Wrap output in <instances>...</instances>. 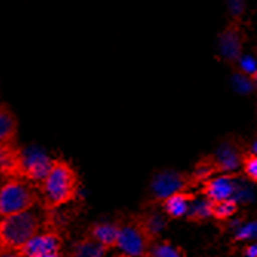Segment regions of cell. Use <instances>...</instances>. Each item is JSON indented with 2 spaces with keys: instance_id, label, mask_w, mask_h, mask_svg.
<instances>
[{
  "instance_id": "ac0fdd59",
  "label": "cell",
  "mask_w": 257,
  "mask_h": 257,
  "mask_svg": "<svg viewBox=\"0 0 257 257\" xmlns=\"http://www.w3.org/2000/svg\"><path fill=\"white\" fill-rule=\"evenodd\" d=\"M0 257H25L22 251H14V249H5L0 248Z\"/></svg>"
},
{
  "instance_id": "ffe728a7",
  "label": "cell",
  "mask_w": 257,
  "mask_h": 257,
  "mask_svg": "<svg viewBox=\"0 0 257 257\" xmlns=\"http://www.w3.org/2000/svg\"><path fill=\"white\" fill-rule=\"evenodd\" d=\"M248 77H249V80H251L252 86H255V88H257V69H255L254 73H251V74H249Z\"/></svg>"
},
{
  "instance_id": "4fadbf2b",
  "label": "cell",
  "mask_w": 257,
  "mask_h": 257,
  "mask_svg": "<svg viewBox=\"0 0 257 257\" xmlns=\"http://www.w3.org/2000/svg\"><path fill=\"white\" fill-rule=\"evenodd\" d=\"M239 209L237 202L229 197V199H222V200H208V214L211 219L216 220H228L232 217Z\"/></svg>"
},
{
  "instance_id": "52a82bcc",
  "label": "cell",
  "mask_w": 257,
  "mask_h": 257,
  "mask_svg": "<svg viewBox=\"0 0 257 257\" xmlns=\"http://www.w3.org/2000/svg\"><path fill=\"white\" fill-rule=\"evenodd\" d=\"M62 248V237L56 229H45L39 231L27 245L22 249V254L25 257H36V255H48V254H59Z\"/></svg>"
},
{
  "instance_id": "d6986e66",
  "label": "cell",
  "mask_w": 257,
  "mask_h": 257,
  "mask_svg": "<svg viewBox=\"0 0 257 257\" xmlns=\"http://www.w3.org/2000/svg\"><path fill=\"white\" fill-rule=\"evenodd\" d=\"M243 257H257V243L246 246L243 251Z\"/></svg>"
},
{
  "instance_id": "6da1fadb",
  "label": "cell",
  "mask_w": 257,
  "mask_h": 257,
  "mask_svg": "<svg viewBox=\"0 0 257 257\" xmlns=\"http://www.w3.org/2000/svg\"><path fill=\"white\" fill-rule=\"evenodd\" d=\"M43 206L57 209L79 196V176L73 165L62 159H53L50 170L40 183Z\"/></svg>"
},
{
  "instance_id": "3957f363",
  "label": "cell",
  "mask_w": 257,
  "mask_h": 257,
  "mask_svg": "<svg viewBox=\"0 0 257 257\" xmlns=\"http://www.w3.org/2000/svg\"><path fill=\"white\" fill-rule=\"evenodd\" d=\"M159 236L147 223L144 214L133 216L128 220H119V239L117 248L125 257H142L147 255L151 245Z\"/></svg>"
},
{
  "instance_id": "7c38bea8",
  "label": "cell",
  "mask_w": 257,
  "mask_h": 257,
  "mask_svg": "<svg viewBox=\"0 0 257 257\" xmlns=\"http://www.w3.org/2000/svg\"><path fill=\"white\" fill-rule=\"evenodd\" d=\"M17 131L19 122L14 112L5 105H0V150L17 145Z\"/></svg>"
},
{
  "instance_id": "30bf717a",
  "label": "cell",
  "mask_w": 257,
  "mask_h": 257,
  "mask_svg": "<svg viewBox=\"0 0 257 257\" xmlns=\"http://www.w3.org/2000/svg\"><path fill=\"white\" fill-rule=\"evenodd\" d=\"M85 236L96 240L99 245H102L106 251L117 248V239H119V220L117 222H97L92 223Z\"/></svg>"
},
{
  "instance_id": "2e32d148",
  "label": "cell",
  "mask_w": 257,
  "mask_h": 257,
  "mask_svg": "<svg viewBox=\"0 0 257 257\" xmlns=\"http://www.w3.org/2000/svg\"><path fill=\"white\" fill-rule=\"evenodd\" d=\"M240 167L243 176L252 183H257V154L251 150L243 151L240 157Z\"/></svg>"
},
{
  "instance_id": "9c48e42d",
  "label": "cell",
  "mask_w": 257,
  "mask_h": 257,
  "mask_svg": "<svg viewBox=\"0 0 257 257\" xmlns=\"http://www.w3.org/2000/svg\"><path fill=\"white\" fill-rule=\"evenodd\" d=\"M219 48L222 56L229 62H237L242 51V30L237 20H232L219 36Z\"/></svg>"
},
{
  "instance_id": "603a6c76",
  "label": "cell",
  "mask_w": 257,
  "mask_h": 257,
  "mask_svg": "<svg viewBox=\"0 0 257 257\" xmlns=\"http://www.w3.org/2000/svg\"><path fill=\"white\" fill-rule=\"evenodd\" d=\"M142 257H148V255H142Z\"/></svg>"
},
{
  "instance_id": "5b68a950",
  "label": "cell",
  "mask_w": 257,
  "mask_h": 257,
  "mask_svg": "<svg viewBox=\"0 0 257 257\" xmlns=\"http://www.w3.org/2000/svg\"><path fill=\"white\" fill-rule=\"evenodd\" d=\"M200 183L196 180L193 173H183V171H162L157 173L150 185V196L151 200L156 203H160L165 197L174 194V193H182V191H191Z\"/></svg>"
},
{
  "instance_id": "ba28073f",
  "label": "cell",
  "mask_w": 257,
  "mask_h": 257,
  "mask_svg": "<svg viewBox=\"0 0 257 257\" xmlns=\"http://www.w3.org/2000/svg\"><path fill=\"white\" fill-rule=\"evenodd\" d=\"M236 174H225L217 177H209L199 185V193L206 200H222L229 199L236 190L234 183Z\"/></svg>"
},
{
  "instance_id": "9a60e30c",
  "label": "cell",
  "mask_w": 257,
  "mask_h": 257,
  "mask_svg": "<svg viewBox=\"0 0 257 257\" xmlns=\"http://www.w3.org/2000/svg\"><path fill=\"white\" fill-rule=\"evenodd\" d=\"M148 257H186V252L182 246L174 245L170 240H156L148 254Z\"/></svg>"
},
{
  "instance_id": "e0dca14e",
  "label": "cell",
  "mask_w": 257,
  "mask_h": 257,
  "mask_svg": "<svg viewBox=\"0 0 257 257\" xmlns=\"http://www.w3.org/2000/svg\"><path fill=\"white\" fill-rule=\"evenodd\" d=\"M206 219H209L208 214V200H194L190 205L188 213H186V220L188 222H205Z\"/></svg>"
},
{
  "instance_id": "5bb4252c",
  "label": "cell",
  "mask_w": 257,
  "mask_h": 257,
  "mask_svg": "<svg viewBox=\"0 0 257 257\" xmlns=\"http://www.w3.org/2000/svg\"><path fill=\"white\" fill-rule=\"evenodd\" d=\"M105 252L106 249L102 245H99L96 240H92L88 236H83L73 245L68 257H103Z\"/></svg>"
},
{
  "instance_id": "44dd1931",
  "label": "cell",
  "mask_w": 257,
  "mask_h": 257,
  "mask_svg": "<svg viewBox=\"0 0 257 257\" xmlns=\"http://www.w3.org/2000/svg\"><path fill=\"white\" fill-rule=\"evenodd\" d=\"M251 151L257 154V136H255V139H254V142H252V145H251Z\"/></svg>"
},
{
  "instance_id": "8fae6325",
  "label": "cell",
  "mask_w": 257,
  "mask_h": 257,
  "mask_svg": "<svg viewBox=\"0 0 257 257\" xmlns=\"http://www.w3.org/2000/svg\"><path fill=\"white\" fill-rule=\"evenodd\" d=\"M197 199V196L193 191H182V193H174L168 197L163 199L159 205L162 211L165 213L170 219H180L186 216L190 209V205Z\"/></svg>"
},
{
  "instance_id": "8992f818",
  "label": "cell",
  "mask_w": 257,
  "mask_h": 257,
  "mask_svg": "<svg viewBox=\"0 0 257 257\" xmlns=\"http://www.w3.org/2000/svg\"><path fill=\"white\" fill-rule=\"evenodd\" d=\"M51 159L37 150H20L19 162V179L40 185L50 170Z\"/></svg>"
},
{
  "instance_id": "7402d4cb",
  "label": "cell",
  "mask_w": 257,
  "mask_h": 257,
  "mask_svg": "<svg viewBox=\"0 0 257 257\" xmlns=\"http://www.w3.org/2000/svg\"><path fill=\"white\" fill-rule=\"evenodd\" d=\"M36 257H62V255L59 252V254H48V255H36Z\"/></svg>"
},
{
  "instance_id": "277c9868",
  "label": "cell",
  "mask_w": 257,
  "mask_h": 257,
  "mask_svg": "<svg viewBox=\"0 0 257 257\" xmlns=\"http://www.w3.org/2000/svg\"><path fill=\"white\" fill-rule=\"evenodd\" d=\"M39 203V194L33 185L22 179H7L0 186V217L30 211Z\"/></svg>"
},
{
  "instance_id": "7a4b0ae2",
  "label": "cell",
  "mask_w": 257,
  "mask_h": 257,
  "mask_svg": "<svg viewBox=\"0 0 257 257\" xmlns=\"http://www.w3.org/2000/svg\"><path fill=\"white\" fill-rule=\"evenodd\" d=\"M42 229V222L31 211L2 217L0 220V248L22 251Z\"/></svg>"
}]
</instances>
